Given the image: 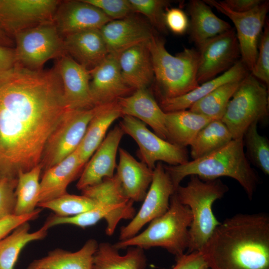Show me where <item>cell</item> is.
Here are the masks:
<instances>
[{"instance_id":"5bb4252c","label":"cell","mask_w":269,"mask_h":269,"mask_svg":"<svg viewBox=\"0 0 269 269\" xmlns=\"http://www.w3.org/2000/svg\"><path fill=\"white\" fill-rule=\"evenodd\" d=\"M199 49L197 79L199 85L229 69L241 56L233 28L207 40Z\"/></svg>"},{"instance_id":"7a4b0ae2","label":"cell","mask_w":269,"mask_h":269,"mask_svg":"<svg viewBox=\"0 0 269 269\" xmlns=\"http://www.w3.org/2000/svg\"><path fill=\"white\" fill-rule=\"evenodd\" d=\"M201 251L210 269H269V216L239 213L226 219Z\"/></svg>"},{"instance_id":"b9f144b4","label":"cell","mask_w":269,"mask_h":269,"mask_svg":"<svg viewBox=\"0 0 269 269\" xmlns=\"http://www.w3.org/2000/svg\"><path fill=\"white\" fill-rule=\"evenodd\" d=\"M166 28L176 34H182L187 30L189 23L186 13L178 8H167L164 15Z\"/></svg>"},{"instance_id":"bcb514c9","label":"cell","mask_w":269,"mask_h":269,"mask_svg":"<svg viewBox=\"0 0 269 269\" xmlns=\"http://www.w3.org/2000/svg\"><path fill=\"white\" fill-rule=\"evenodd\" d=\"M16 64L14 48L0 45V73L13 67Z\"/></svg>"},{"instance_id":"30bf717a","label":"cell","mask_w":269,"mask_h":269,"mask_svg":"<svg viewBox=\"0 0 269 269\" xmlns=\"http://www.w3.org/2000/svg\"><path fill=\"white\" fill-rule=\"evenodd\" d=\"M119 126L135 141L139 147L138 156L150 169L153 170L158 162L177 165L188 161L186 147L161 138L139 120L124 116Z\"/></svg>"},{"instance_id":"ac0fdd59","label":"cell","mask_w":269,"mask_h":269,"mask_svg":"<svg viewBox=\"0 0 269 269\" xmlns=\"http://www.w3.org/2000/svg\"><path fill=\"white\" fill-rule=\"evenodd\" d=\"M124 134L119 126L109 132L85 164L76 184L78 190H82L101 182L104 178L114 176L117 167V153Z\"/></svg>"},{"instance_id":"74e56055","label":"cell","mask_w":269,"mask_h":269,"mask_svg":"<svg viewBox=\"0 0 269 269\" xmlns=\"http://www.w3.org/2000/svg\"><path fill=\"white\" fill-rule=\"evenodd\" d=\"M133 12L144 15L158 30L166 32L164 20L165 10L170 1L166 0H129Z\"/></svg>"},{"instance_id":"484cf974","label":"cell","mask_w":269,"mask_h":269,"mask_svg":"<svg viewBox=\"0 0 269 269\" xmlns=\"http://www.w3.org/2000/svg\"><path fill=\"white\" fill-rule=\"evenodd\" d=\"M97 106L98 110L89 122L77 148L80 162L84 167L105 138L110 127L117 119L123 117L117 101Z\"/></svg>"},{"instance_id":"c3c4849f","label":"cell","mask_w":269,"mask_h":269,"mask_svg":"<svg viewBox=\"0 0 269 269\" xmlns=\"http://www.w3.org/2000/svg\"><path fill=\"white\" fill-rule=\"evenodd\" d=\"M210 269V268H207V269Z\"/></svg>"},{"instance_id":"ffe728a7","label":"cell","mask_w":269,"mask_h":269,"mask_svg":"<svg viewBox=\"0 0 269 269\" xmlns=\"http://www.w3.org/2000/svg\"><path fill=\"white\" fill-rule=\"evenodd\" d=\"M117 103L123 117L129 116L139 120L167 140L165 113L146 88L136 90L130 96L118 99Z\"/></svg>"},{"instance_id":"f6af8a7d","label":"cell","mask_w":269,"mask_h":269,"mask_svg":"<svg viewBox=\"0 0 269 269\" xmlns=\"http://www.w3.org/2000/svg\"><path fill=\"white\" fill-rule=\"evenodd\" d=\"M262 0H225L223 3L233 11L243 13L254 9L260 5Z\"/></svg>"},{"instance_id":"7402d4cb","label":"cell","mask_w":269,"mask_h":269,"mask_svg":"<svg viewBox=\"0 0 269 269\" xmlns=\"http://www.w3.org/2000/svg\"><path fill=\"white\" fill-rule=\"evenodd\" d=\"M63 38L66 53L88 70L97 66L109 54L100 29L84 30Z\"/></svg>"},{"instance_id":"3957f363","label":"cell","mask_w":269,"mask_h":269,"mask_svg":"<svg viewBox=\"0 0 269 269\" xmlns=\"http://www.w3.org/2000/svg\"><path fill=\"white\" fill-rule=\"evenodd\" d=\"M243 138L233 139L219 149L200 158L177 165H164L176 189L186 176L196 175L203 180L227 176L236 180L252 200L259 183L244 148Z\"/></svg>"},{"instance_id":"52a82bcc","label":"cell","mask_w":269,"mask_h":269,"mask_svg":"<svg viewBox=\"0 0 269 269\" xmlns=\"http://www.w3.org/2000/svg\"><path fill=\"white\" fill-rule=\"evenodd\" d=\"M268 113V90L249 73L241 80L221 120L230 131L233 139L241 138L252 124L264 120Z\"/></svg>"},{"instance_id":"83f0119b","label":"cell","mask_w":269,"mask_h":269,"mask_svg":"<svg viewBox=\"0 0 269 269\" xmlns=\"http://www.w3.org/2000/svg\"><path fill=\"white\" fill-rule=\"evenodd\" d=\"M188 9L191 38L198 47L207 40L232 28L228 22L218 17L203 0H191Z\"/></svg>"},{"instance_id":"d6a6232c","label":"cell","mask_w":269,"mask_h":269,"mask_svg":"<svg viewBox=\"0 0 269 269\" xmlns=\"http://www.w3.org/2000/svg\"><path fill=\"white\" fill-rule=\"evenodd\" d=\"M233 139L232 135L221 120L211 121L198 133L190 146L193 159L203 157L226 145Z\"/></svg>"},{"instance_id":"f1b7e54d","label":"cell","mask_w":269,"mask_h":269,"mask_svg":"<svg viewBox=\"0 0 269 269\" xmlns=\"http://www.w3.org/2000/svg\"><path fill=\"white\" fill-rule=\"evenodd\" d=\"M167 140L186 147L190 145L199 131L214 120L189 110L165 113Z\"/></svg>"},{"instance_id":"cb8c5ba5","label":"cell","mask_w":269,"mask_h":269,"mask_svg":"<svg viewBox=\"0 0 269 269\" xmlns=\"http://www.w3.org/2000/svg\"><path fill=\"white\" fill-rule=\"evenodd\" d=\"M83 168L76 149L63 160L44 171L40 182L38 203L67 193L69 184L78 177Z\"/></svg>"},{"instance_id":"2e32d148","label":"cell","mask_w":269,"mask_h":269,"mask_svg":"<svg viewBox=\"0 0 269 269\" xmlns=\"http://www.w3.org/2000/svg\"><path fill=\"white\" fill-rule=\"evenodd\" d=\"M55 67L61 81L67 108L85 109L94 107L90 88V70L67 54L58 59Z\"/></svg>"},{"instance_id":"44dd1931","label":"cell","mask_w":269,"mask_h":269,"mask_svg":"<svg viewBox=\"0 0 269 269\" xmlns=\"http://www.w3.org/2000/svg\"><path fill=\"white\" fill-rule=\"evenodd\" d=\"M119 162L115 175L126 196L134 202L142 201L153 178V170L135 159L128 151L119 148Z\"/></svg>"},{"instance_id":"5b68a950","label":"cell","mask_w":269,"mask_h":269,"mask_svg":"<svg viewBox=\"0 0 269 269\" xmlns=\"http://www.w3.org/2000/svg\"><path fill=\"white\" fill-rule=\"evenodd\" d=\"M192 220L190 209L179 202L174 193L166 213L151 221L140 233L114 245L119 250L133 246L143 250L160 247L178 257L188 248Z\"/></svg>"},{"instance_id":"d4e9b609","label":"cell","mask_w":269,"mask_h":269,"mask_svg":"<svg viewBox=\"0 0 269 269\" xmlns=\"http://www.w3.org/2000/svg\"><path fill=\"white\" fill-rule=\"evenodd\" d=\"M249 71L240 59L221 75L201 84L184 95L173 98L161 99L159 106L165 113L189 109L196 102L220 86L242 80L249 74Z\"/></svg>"},{"instance_id":"d590c367","label":"cell","mask_w":269,"mask_h":269,"mask_svg":"<svg viewBox=\"0 0 269 269\" xmlns=\"http://www.w3.org/2000/svg\"><path fill=\"white\" fill-rule=\"evenodd\" d=\"M103 204L83 195L67 193L55 199L39 203L37 207L51 210L58 216L71 217L95 209Z\"/></svg>"},{"instance_id":"8d00e7d4","label":"cell","mask_w":269,"mask_h":269,"mask_svg":"<svg viewBox=\"0 0 269 269\" xmlns=\"http://www.w3.org/2000/svg\"><path fill=\"white\" fill-rule=\"evenodd\" d=\"M257 123L252 124L243 136L248 159L265 174H269V141L258 131Z\"/></svg>"},{"instance_id":"7dc6e473","label":"cell","mask_w":269,"mask_h":269,"mask_svg":"<svg viewBox=\"0 0 269 269\" xmlns=\"http://www.w3.org/2000/svg\"><path fill=\"white\" fill-rule=\"evenodd\" d=\"M0 45L10 48H13L14 46L13 39L0 28Z\"/></svg>"},{"instance_id":"8fae6325","label":"cell","mask_w":269,"mask_h":269,"mask_svg":"<svg viewBox=\"0 0 269 269\" xmlns=\"http://www.w3.org/2000/svg\"><path fill=\"white\" fill-rule=\"evenodd\" d=\"M232 21L236 30L241 61L249 71H252L258 55L259 38L267 21L269 0L264 1L251 11L238 13L232 11L222 1L204 0Z\"/></svg>"},{"instance_id":"4dcf8cb0","label":"cell","mask_w":269,"mask_h":269,"mask_svg":"<svg viewBox=\"0 0 269 269\" xmlns=\"http://www.w3.org/2000/svg\"><path fill=\"white\" fill-rule=\"evenodd\" d=\"M29 222H25L0 240V269H14L19 254L31 242L44 239L49 228L44 223L38 230L30 232Z\"/></svg>"},{"instance_id":"60d3db41","label":"cell","mask_w":269,"mask_h":269,"mask_svg":"<svg viewBox=\"0 0 269 269\" xmlns=\"http://www.w3.org/2000/svg\"><path fill=\"white\" fill-rule=\"evenodd\" d=\"M16 184L17 179L3 178L0 179V220L14 215Z\"/></svg>"},{"instance_id":"ee69618b","label":"cell","mask_w":269,"mask_h":269,"mask_svg":"<svg viewBox=\"0 0 269 269\" xmlns=\"http://www.w3.org/2000/svg\"><path fill=\"white\" fill-rule=\"evenodd\" d=\"M41 211L36 208L31 213L22 215H13L0 220V240L10 233L21 224L37 218Z\"/></svg>"},{"instance_id":"277c9868","label":"cell","mask_w":269,"mask_h":269,"mask_svg":"<svg viewBox=\"0 0 269 269\" xmlns=\"http://www.w3.org/2000/svg\"><path fill=\"white\" fill-rule=\"evenodd\" d=\"M228 191V186L219 178L203 180L194 175H190L186 186L180 185L176 189L178 200L189 207L192 217L187 253L201 251L220 224L213 212L212 206Z\"/></svg>"},{"instance_id":"603a6c76","label":"cell","mask_w":269,"mask_h":269,"mask_svg":"<svg viewBox=\"0 0 269 269\" xmlns=\"http://www.w3.org/2000/svg\"><path fill=\"white\" fill-rule=\"evenodd\" d=\"M122 76L133 90L146 88L154 78L148 42L137 44L118 56Z\"/></svg>"},{"instance_id":"1f68e13d","label":"cell","mask_w":269,"mask_h":269,"mask_svg":"<svg viewBox=\"0 0 269 269\" xmlns=\"http://www.w3.org/2000/svg\"><path fill=\"white\" fill-rule=\"evenodd\" d=\"M41 164L29 171L20 172L15 189L16 205L14 215H22L33 212L39 203Z\"/></svg>"},{"instance_id":"f35d334b","label":"cell","mask_w":269,"mask_h":269,"mask_svg":"<svg viewBox=\"0 0 269 269\" xmlns=\"http://www.w3.org/2000/svg\"><path fill=\"white\" fill-rule=\"evenodd\" d=\"M258 55L251 74L262 83L269 85V24L267 20L260 37Z\"/></svg>"},{"instance_id":"836d02e7","label":"cell","mask_w":269,"mask_h":269,"mask_svg":"<svg viewBox=\"0 0 269 269\" xmlns=\"http://www.w3.org/2000/svg\"><path fill=\"white\" fill-rule=\"evenodd\" d=\"M241 80L230 82L220 86L196 102L188 110L213 120H221Z\"/></svg>"},{"instance_id":"4fadbf2b","label":"cell","mask_w":269,"mask_h":269,"mask_svg":"<svg viewBox=\"0 0 269 269\" xmlns=\"http://www.w3.org/2000/svg\"><path fill=\"white\" fill-rule=\"evenodd\" d=\"M60 2L57 0H0V28L13 38L21 31L53 21Z\"/></svg>"},{"instance_id":"9a60e30c","label":"cell","mask_w":269,"mask_h":269,"mask_svg":"<svg viewBox=\"0 0 269 269\" xmlns=\"http://www.w3.org/2000/svg\"><path fill=\"white\" fill-rule=\"evenodd\" d=\"M90 88L94 107L114 103L133 90L123 78L118 56L109 54L90 70Z\"/></svg>"},{"instance_id":"ab89813d","label":"cell","mask_w":269,"mask_h":269,"mask_svg":"<svg viewBox=\"0 0 269 269\" xmlns=\"http://www.w3.org/2000/svg\"><path fill=\"white\" fill-rule=\"evenodd\" d=\"M100 9L112 20L124 18L133 10L129 0H85Z\"/></svg>"},{"instance_id":"e575fe53","label":"cell","mask_w":269,"mask_h":269,"mask_svg":"<svg viewBox=\"0 0 269 269\" xmlns=\"http://www.w3.org/2000/svg\"><path fill=\"white\" fill-rule=\"evenodd\" d=\"M81 191L82 195L101 203L115 206L134 204L125 194L115 174L112 177L104 178L101 182Z\"/></svg>"},{"instance_id":"9c48e42d","label":"cell","mask_w":269,"mask_h":269,"mask_svg":"<svg viewBox=\"0 0 269 269\" xmlns=\"http://www.w3.org/2000/svg\"><path fill=\"white\" fill-rule=\"evenodd\" d=\"M98 106L68 109L48 137L40 164L44 171L73 153L80 145Z\"/></svg>"},{"instance_id":"d6986e66","label":"cell","mask_w":269,"mask_h":269,"mask_svg":"<svg viewBox=\"0 0 269 269\" xmlns=\"http://www.w3.org/2000/svg\"><path fill=\"white\" fill-rule=\"evenodd\" d=\"M100 30L109 54L118 56L130 47L148 42L154 34L146 22L131 15L112 20Z\"/></svg>"},{"instance_id":"4316f807","label":"cell","mask_w":269,"mask_h":269,"mask_svg":"<svg viewBox=\"0 0 269 269\" xmlns=\"http://www.w3.org/2000/svg\"><path fill=\"white\" fill-rule=\"evenodd\" d=\"M98 244L95 239H90L76 252L54 249L46 256L33 260L26 269H92Z\"/></svg>"},{"instance_id":"f546056e","label":"cell","mask_w":269,"mask_h":269,"mask_svg":"<svg viewBox=\"0 0 269 269\" xmlns=\"http://www.w3.org/2000/svg\"><path fill=\"white\" fill-rule=\"evenodd\" d=\"M147 259L144 250L130 247L124 255L114 244L103 242L98 244L93 258L92 269H145Z\"/></svg>"},{"instance_id":"e0dca14e","label":"cell","mask_w":269,"mask_h":269,"mask_svg":"<svg viewBox=\"0 0 269 269\" xmlns=\"http://www.w3.org/2000/svg\"><path fill=\"white\" fill-rule=\"evenodd\" d=\"M111 20L100 9L85 0L61 1L53 19L62 37L84 30L100 29Z\"/></svg>"},{"instance_id":"6da1fadb","label":"cell","mask_w":269,"mask_h":269,"mask_svg":"<svg viewBox=\"0 0 269 269\" xmlns=\"http://www.w3.org/2000/svg\"><path fill=\"white\" fill-rule=\"evenodd\" d=\"M68 109L55 67L17 64L0 73V179L40 163L47 140Z\"/></svg>"},{"instance_id":"ba28073f","label":"cell","mask_w":269,"mask_h":269,"mask_svg":"<svg viewBox=\"0 0 269 269\" xmlns=\"http://www.w3.org/2000/svg\"><path fill=\"white\" fill-rule=\"evenodd\" d=\"M13 38L16 64L29 69L42 70L48 60L67 54L63 38L53 21L21 31Z\"/></svg>"},{"instance_id":"7c38bea8","label":"cell","mask_w":269,"mask_h":269,"mask_svg":"<svg viewBox=\"0 0 269 269\" xmlns=\"http://www.w3.org/2000/svg\"><path fill=\"white\" fill-rule=\"evenodd\" d=\"M175 189L163 164L158 162L153 170V178L139 211L131 222L120 229L119 241L138 234L146 224L162 216L168 210L171 196Z\"/></svg>"},{"instance_id":"7bdbcfd3","label":"cell","mask_w":269,"mask_h":269,"mask_svg":"<svg viewBox=\"0 0 269 269\" xmlns=\"http://www.w3.org/2000/svg\"><path fill=\"white\" fill-rule=\"evenodd\" d=\"M176 264L171 269H206L209 268L202 251L187 253L175 257Z\"/></svg>"},{"instance_id":"8992f818","label":"cell","mask_w":269,"mask_h":269,"mask_svg":"<svg viewBox=\"0 0 269 269\" xmlns=\"http://www.w3.org/2000/svg\"><path fill=\"white\" fill-rule=\"evenodd\" d=\"M148 45L161 99L180 96L199 85L197 79L198 51L185 48L173 55L166 49L164 41L154 34Z\"/></svg>"}]
</instances>
